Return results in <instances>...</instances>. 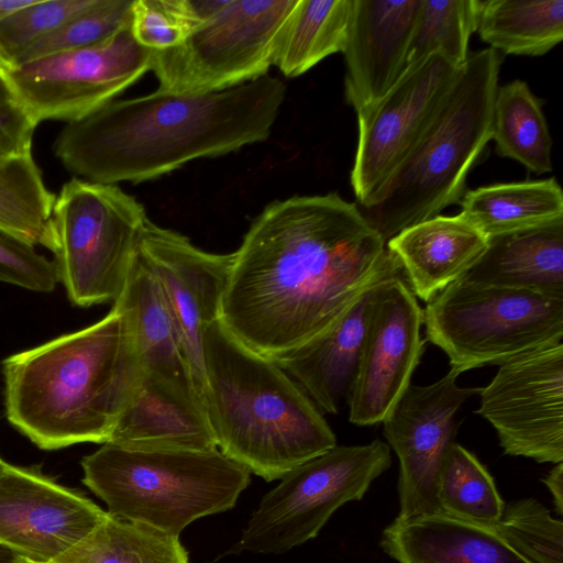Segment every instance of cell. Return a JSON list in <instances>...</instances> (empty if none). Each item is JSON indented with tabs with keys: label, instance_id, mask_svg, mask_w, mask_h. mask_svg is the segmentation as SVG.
Wrapping results in <instances>:
<instances>
[{
	"label": "cell",
	"instance_id": "obj_13",
	"mask_svg": "<svg viewBox=\"0 0 563 563\" xmlns=\"http://www.w3.org/2000/svg\"><path fill=\"white\" fill-rule=\"evenodd\" d=\"M476 413L495 429L505 454L563 462V343L499 365L481 389Z\"/></svg>",
	"mask_w": 563,
	"mask_h": 563
},
{
	"label": "cell",
	"instance_id": "obj_10",
	"mask_svg": "<svg viewBox=\"0 0 563 563\" xmlns=\"http://www.w3.org/2000/svg\"><path fill=\"white\" fill-rule=\"evenodd\" d=\"M298 0H225L177 47L151 51L158 89L205 95L267 75L285 23Z\"/></svg>",
	"mask_w": 563,
	"mask_h": 563
},
{
	"label": "cell",
	"instance_id": "obj_26",
	"mask_svg": "<svg viewBox=\"0 0 563 563\" xmlns=\"http://www.w3.org/2000/svg\"><path fill=\"white\" fill-rule=\"evenodd\" d=\"M352 10L353 0H298L282 31L274 66L286 77H297L343 53Z\"/></svg>",
	"mask_w": 563,
	"mask_h": 563
},
{
	"label": "cell",
	"instance_id": "obj_3",
	"mask_svg": "<svg viewBox=\"0 0 563 563\" xmlns=\"http://www.w3.org/2000/svg\"><path fill=\"white\" fill-rule=\"evenodd\" d=\"M8 421L36 446L107 443L142 374L129 322L112 306L81 330L2 362Z\"/></svg>",
	"mask_w": 563,
	"mask_h": 563
},
{
	"label": "cell",
	"instance_id": "obj_16",
	"mask_svg": "<svg viewBox=\"0 0 563 563\" xmlns=\"http://www.w3.org/2000/svg\"><path fill=\"white\" fill-rule=\"evenodd\" d=\"M108 512L36 468L0 459V545L33 563H53L92 534Z\"/></svg>",
	"mask_w": 563,
	"mask_h": 563
},
{
	"label": "cell",
	"instance_id": "obj_14",
	"mask_svg": "<svg viewBox=\"0 0 563 563\" xmlns=\"http://www.w3.org/2000/svg\"><path fill=\"white\" fill-rule=\"evenodd\" d=\"M422 321L423 310L402 275L375 285L360 361L346 399L350 422H383L408 388L424 350Z\"/></svg>",
	"mask_w": 563,
	"mask_h": 563
},
{
	"label": "cell",
	"instance_id": "obj_5",
	"mask_svg": "<svg viewBox=\"0 0 563 563\" xmlns=\"http://www.w3.org/2000/svg\"><path fill=\"white\" fill-rule=\"evenodd\" d=\"M501 60L490 47L468 55L443 106L379 203L360 209L385 242L460 202L470 170L492 140Z\"/></svg>",
	"mask_w": 563,
	"mask_h": 563
},
{
	"label": "cell",
	"instance_id": "obj_7",
	"mask_svg": "<svg viewBox=\"0 0 563 563\" xmlns=\"http://www.w3.org/2000/svg\"><path fill=\"white\" fill-rule=\"evenodd\" d=\"M148 220L120 187L77 177L62 187L49 221L58 283L78 307L115 301Z\"/></svg>",
	"mask_w": 563,
	"mask_h": 563
},
{
	"label": "cell",
	"instance_id": "obj_42",
	"mask_svg": "<svg viewBox=\"0 0 563 563\" xmlns=\"http://www.w3.org/2000/svg\"><path fill=\"white\" fill-rule=\"evenodd\" d=\"M13 98L5 80L0 76V99Z\"/></svg>",
	"mask_w": 563,
	"mask_h": 563
},
{
	"label": "cell",
	"instance_id": "obj_25",
	"mask_svg": "<svg viewBox=\"0 0 563 563\" xmlns=\"http://www.w3.org/2000/svg\"><path fill=\"white\" fill-rule=\"evenodd\" d=\"M460 203V216L487 239L563 219V194L553 177L466 190Z\"/></svg>",
	"mask_w": 563,
	"mask_h": 563
},
{
	"label": "cell",
	"instance_id": "obj_19",
	"mask_svg": "<svg viewBox=\"0 0 563 563\" xmlns=\"http://www.w3.org/2000/svg\"><path fill=\"white\" fill-rule=\"evenodd\" d=\"M108 442L136 449H218L195 384L143 369Z\"/></svg>",
	"mask_w": 563,
	"mask_h": 563
},
{
	"label": "cell",
	"instance_id": "obj_33",
	"mask_svg": "<svg viewBox=\"0 0 563 563\" xmlns=\"http://www.w3.org/2000/svg\"><path fill=\"white\" fill-rule=\"evenodd\" d=\"M217 9L216 0H132L131 32L144 48L170 49L200 29Z\"/></svg>",
	"mask_w": 563,
	"mask_h": 563
},
{
	"label": "cell",
	"instance_id": "obj_11",
	"mask_svg": "<svg viewBox=\"0 0 563 563\" xmlns=\"http://www.w3.org/2000/svg\"><path fill=\"white\" fill-rule=\"evenodd\" d=\"M150 67L151 51L134 40L130 21L101 43L12 66L3 78L37 124L70 123L113 101Z\"/></svg>",
	"mask_w": 563,
	"mask_h": 563
},
{
	"label": "cell",
	"instance_id": "obj_17",
	"mask_svg": "<svg viewBox=\"0 0 563 563\" xmlns=\"http://www.w3.org/2000/svg\"><path fill=\"white\" fill-rule=\"evenodd\" d=\"M137 252L159 285L201 396L205 385L203 335L206 329L220 319L233 253L202 251L187 236L150 219Z\"/></svg>",
	"mask_w": 563,
	"mask_h": 563
},
{
	"label": "cell",
	"instance_id": "obj_31",
	"mask_svg": "<svg viewBox=\"0 0 563 563\" xmlns=\"http://www.w3.org/2000/svg\"><path fill=\"white\" fill-rule=\"evenodd\" d=\"M437 497L441 514L486 529L499 522L505 508L486 467L455 442L440 472Z\"/></svg>",
	"mask_w": 563,
	"mask_h": 563
},
{
	"label": "cell",
	"instance_id": "obj_34",
	"mask_svg": "<svg viewBox=\"0 0 563 563\" xmlns=\"http://www.w3.org/2000/svg\"><path fill=\"white\" fill-rule=\"evenodd\" d=\"M490 530L529 563H563V522L533 498L505 506Z\"/></svg>",
	"mask_w": 563,
	"mask_h": 563
},
{
	"label": "cell",
	"instance_id": "obj_15",
	"mask_svg": "<svg viewBox=\"0 0 563 563\" xmlns=\"http://www.w3.org/2000/svg\"><path fill=\"white\" fill-rule=\"evenodd\" d=\"M460 373L450 369L441 379L409 385L383 420L384 434L399 460L397 517L440 514L438 481L457 429L455 416L479 387H461Z\"/></svg>",
	"mask_w": 563,
	"mask_h": 563
},
{
	"label": "cell",
	"instance_id": "obj_37",
	"mask_svg": "<svg viewBox=\"0 0 563 563\" xmlns=\"http://www.w3.org/2000/svg\"><path fill=\"white\" fill-rule=\"evenodd\" d=\"M0 282L36 292H51L58 284L53 261L35 245L0 230Z\"/></svg>",
	"mask_w": 563,
	"mask_h": 563
},
{
	"label": "cell",
	"instance_id": "obj_28",
	"mask_svg": "<svg viewBox=\"0 0 563 563\" xmlns=\"http://www.w3.org/2000/svg\"><path fill=\"white\" fill-rule=\"evenodd\" d=\"M492 140L499 156L515 159L537 175L552 170V139L542 102L527 82L517 79L497 88Z\"/></svg>",
	"mask_w": 563,
	"mask_h": 563
},
{
	"label": "cell",
	"instance_id": "obj_12",
	"mask_svg": "<svg viewBox=\"0 0 563 563\" xmlns=\"http://www.w3.org/2000/svg\"><path fill=\"white\" fill-rule=\"evenodd\" d=\"M439 53L407 66L379 100L357 111L351 185L360 209L375 207L443 106L460 71Z\"/></svg>",
	"mask_w": 563,
	"mask_h": 563
},
{
	"label": "cell",
	"instance_id": "obj_23",
	"mask_svg": "<svg viewBox=\"0 0 563 563\" xmlns=\"http://www.w3.org/2000/svg\"><path fill=\"white\" fill-rule=\"evenodd\" d=\"M463 277L563 299V219L488 239L486 251Z\"/></svg>",
	"mask_w": 563,
	"mask_h": 563
},
{
	"label": "cell",
	"instance_id": "obj_29",
	"mask_svg": "<svg viewBox=\"0 0 563 563\" xmlns=\"http://www.w3.org/2000/svg\"><path fill=\"white\" fill-rule=\"evenodd\" d=\"M53 563H189L179 538L114 518Z\"/></svg>",
	"mask_w": 563,
	"mask_h": 563
},
{
	"label": "cell",
	"instance_id": "obj_32",
	"mask_svg": "<svg viewBox=\"0 0 563 563\" xmlns=\"http://www.w3.org/2000/svg\"><path fill=\"white\" fill-rule=\"evenodd\" d=\"M482 0H421L407 66L439 53L457 68L470 55L468 42L477 30Z\"/></svg>",
	"mask_w": 563,
	"mask_h": 563
},
{
	"label": "cell",
	"instance_id": "obj_9",
	"mask_svg": "<svg viewBox=\"0 0 563 563\" xmlns=\"http://www.w3.org/2000/svg\"><path fill=\"white\" fill-rule=\"evenodd\" d=\"M390 464L388 444L374 440L335 445L298 465L262 498L230 552L282 554L316 538L335 510L361 500Z\"/></svg>",
	"mask_w": 563,
	"mask_h": 563
},
{
	"label": "cell",
	"instance_id": "obj_39",
	"mask_svg": "<svg viewBox=\"0 0 563 563\" xmlns=\"http://www.w3.org/2000/svg\"><path fill=\"white\" fill-rule=\"evenodd\" d=\"M553 496L556 511L562 515L563 512V463H556L555 466L549 472L545 478L542 479Z\"/></svg>",
	"mask_w": 563,
	"mask_h": 563
},
{
	"label": "cell",
	"instance_id": "obj_40",
	"mask_svg": "<svg viewBox=\"0 0 563 563\" xmlns=\"http://www.w3.org/2000/svg\"><path fill=\"white\" fill-rule=\"evenodd\" d=\"M33 0H0V22L10 13L29 5ZM7 66L0 55V76L3 77Z\"/></svg>",
	"mask_w": 563,
	"mask_h": 563
},
{
	"label": "cell",
	"instance_id": "obj_43",
	"mask_svg": "<svg viewBox=\"0 0 563 563\" xmlns=\"http://www.w3.org/2000/svg\"><path fill=\"white\" fill-rule=\"evenodd\" d=\"M13 563H33V562L27 561L23 558L16 556Z\"/></svg>",
	"mask_w": 563,
	"mask_h": 563
},
{
	"label": "cell",
	"instance_id": "obj_30",
	"mask_svg": "<svg viewBox=\"0 0 563 563\" xmlns=\"http://www.w3.org/2000/svg\"><path fill=\"white\" fill-rule=\"evenodd\" d=\"M55 198L32 154L0 162V230L49 249Z\"/></svg>",
	"mask_w": 563,
	"mask_h": 563
},
{
	"label": "cell",
	"instance_id": "obj_36",
	"mask_svg": "<svg viewBox=\"0 0 563 563\" xmlns=\"http://www.w3.org/2000/svg\"><path fill=\"white\" fill-rule=\"evenodd\" d=\"M98 0H33L0 22V55L7 70L33 44L96 5Z\"/></svg>",
	"mask_w": 563,
	"mask_h": 563
},
{
	"label": "cell",
	"instance_id": "obj_22",
	"mask_svg": "<svg viewBox=\"0 0 563 563\" xmlns=\"http://www.w3.org/2000/svg\"><path fill=\"white\" fill-rule=\"evenodd\" d=\"M379 545L398 563H529L493 530L441 512L396 517Z\"/></svg>",
	"mask_w": 563,
	"mask_h": 563
},
{
	"label": "cell",
	"instance_id": "obj_35",
	"mask_svg": "<svg viewBox=\"0 0 563 563\" xmlns=\"http://www.w3.org/2000/svg\"><path fill=\"white\" fill-rule=\"evenodd\" d=\"M131 5L132 0H98L96 5L33 44L12 66L108 40L130 23Z\"/></svg>",
	"mask_w": 563,
	"mask_h": 563
},
{
	"label": "cell",
	"instance_id": "obj_38",
	"mask_svg": "<svg viewBox=\"0 0 563 563\" xmlns=\"http://www.w3.org/2000/svg\"><path fill=\"white\" fill-rule=\"evenodd\" d=\"M37 123L14 99H0V162L31 154Z\"/></svg>",
	"mask_w": 563,
	"mask_h": 563
},
{
	"label": "cell",
	"instance_id": "obj_2",
	"mask_svg": "<svg viewBox=\"0 0 563 563\" xmlns=\"http://www.w3.org/2000/svg\"><path fill=\"white\" fill-rule=\"evenodd\" d=\"M286 85L264 76L205 95L156 91L113 100L55 140L64 167L89 181L115 185L156 179L203 157H217L268 139Z\"/></svg>",
	"mask_w": 563,
	"mask_h": 563
},
{
	"label": "cell",
	"instance_id": "obj_21",
	"mask_svg": "<svg viewBox=\"0 0 563 563\" xmlns=\"http://www.w3.org/2000/svg\"><path fill=\"white\" fill-rule=\"evenodd\" d=\"M374 287L362 294L325 333L276 362L321 412L338 413L342 400L347 399L360 361Z\"/></svg>",
	"mask_w": 563,
	"mask_h": 563
},
{
	"label": "cell",
	"instance_id": "obj_6",
	"mask_svg": "<svg viewBox=\"0 0 563 563\" xmlns=\"http://www.w3.org/2000/svg\"><path fill=\"white\" fill-rule=\"evenodd\" d=\"M82 483L118 519L179 538L192 521L235 506L251 473L213 451L103 443L82 457Z\"/></svg>",
	"mask_w": 563,
	"mask_h": 563
},
{
	"label": "cell",
	"instance_id": "obj_24",
	"mask_svg": "<svg viewBox=\"0 0 563 563\" xmlns=\"http://www.w3.org/2000/svg\"><path fill=\"white\" fill-rule=\"evenodd\" d=\"M113 306L126 317L143 371L195 384L159 285L139 252Z\"/></svg>",
	"mask_w": 563,
	"mask_h": 563
},
{
	"label": "cell",
	"instance_id": "obj_4",
	"mask_svg": "<svg viewBox=\"0 0 563 563\" xmlns=\"http://www.w3.org/2000/svg\"><path fill=\"white\" fill-rule=\"evenodd\" d=\"M202 401L230 460L267 482L336 445L332 429L274 361L241 343L221 322L203 335Z\"/></svg>",
	"mask_w": 563,
	"mask_h": 563
},
{
	"label": "cell",
	"instance_id": "obj_27",
	"mask_svg": "<svg viewBox=\"0 0 563 563\" xmlns=\"http://www.w3.org/2000/svg\"><path fill=\"white\" fill-rule=\"evenodd\" d=\"M476 31L499 53L544 55L563 38V0H482Z\"/></svg>",
	"mask_w": 563,
	"mask_h": 563
},
{
	"label": "cell",
	"instance_id": "obj_8",
	"mask_svg": "<svg viewBox=\"0 0 563 563\" xmlns=\"http://www.w3.org/2000/svg\"><path fill=\"white\" fill-rule=\"evenodd\" d=\"M422 323L461 374L561 343L563 299L462 276L427 302Z\"/></svg>",
	"mask_w": 563,
	"mask_h": 563
},
{
	"label": "cell",
	"instance_id": "obj_20",
	"mask_svg": "<svg viewBox=\"0 0 563 563\" xmlns=\"http://www.w3.org/2000/svg\"><path fill=\"white\" fill-rule=\"evenodd\" d=\"M487 245L488 239L460 214L434 216L386 242L411 291L426 302L464 276Z\"/></svg>",
	"mask_w": 563,
	"mask_h": 563
},
{
	"label": "cell",
	"instance_id": "obj_18",
	"mask_svg": "<svg viewBox=\"0 0 563 563\" xmlns=\"http://www.w3.org/2000/svg\"><path fill=\"white\" fill-rule=\"evenodd\" d=\"M421 0H353L343 51L344 95L357 112L384 97L407 68Z\"/></svg>",
	"mask_w": 563,
	"mask_h": 563
},
{
	"label": "cell",
	"instance_id": "obj_1",
	"mask_svg": "<svg viewBox=\"0 0 563 563\" xmlns=\"http://www.w3.org/2000/svg\"><path fill=\"white\" fill-rule=\"evenodd\" d=\"M397 275V258L356 203L335 192L292 196L267 205L233 252L220 320L245 346L279 362Z\"/></svg>",
	"mask_w": 563,
	"mask_h": 563
},
{
	"label": "cell",
	"instance_id": "obj_41",
	"mask_svg": "<svg viewBox=\"0 0 563 563\" xmlns=\"http://www.w3.org/2000/svg\"><path fill=\"white\" fill-rule=\"evenodd\" d=\"M16 555L9 549L0 545V563H13Z\"/></svg>",
	"mask_w": 563,
	"mask_h": 563
}]
</instances>
